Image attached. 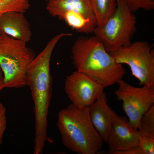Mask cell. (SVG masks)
I'll return each instance as SVG.
<instances>
[{
    "mask_svg": "<svg viewBox=\"0 0 154 154\" xmlns=\"http://www.w3.org/2000/svg\"><path fill=\"white\" fill-rule=\"evenodd\" d=\"M64 36L62 33L52 38L29 67L27 85L31 90L34 102L35 119L39 121H44L47 119L52 91V79L50 72V58L56 45Z\"/></svg>",
    "mask_w": 154,
    "mask_h": 154,
    "instance_id": "3",
    "label": "cell"
},
{
    "mask_svg": "<svg viewBox=\"0 0 154 154\" xmlns=\"http://www.w3.org/2000/svg\"><path fill=\"white\" fill-rule=\"evenodd\" d=\"M24 13L17 12L5 13L0 16L1 33L25 42L32 36L30 25Z\"/></svg>",
    "mask_w": 154,
    "mask_h": 154,
    "instance_id": "11",
    "label": "cell"
},
{
    "mask_svg": "<svg viewBox=\"0 0 154 154\" xmlns=\"http://www.w3.org/2000/svg\"><path fill=\"white\" fill-rule=\"evenodd\" d=\"M140 134L137 129L132 127L125 117L114 112L107 141L109 153L116 154L137 147Z\"/></svg>",
    "mask_w": 154,
    "mask_h": 154,
    "instance_id": "9",
    "label": "cell"
},
{
    "mask_svg": "<svg viewBox=\"0 0 154 154\" xmlns=\"http://www.w3.org/2000/svg\"><path fill=\"white\" fill-rule=\"evenodd\" d=\"M118 64L127 65L140 85L154 86V49L146 41H137L109 53Z\"/></svg>",
    "mask_w": 154,
    "mask_h": 154,
    "instance_id": "6",
    "label": "cell"
},
{
    "mask_svg": "<svg viewBox=\"0 0 154 154\" xmlns=\"http://www.w3.org/2000/svg\"><path fill=\"white\" fill-rule=\"evenodd\" d=\"M117 84L114 94L122 102L123 110L129 119L130 125L137 129L142 115L154 105V86L136 87L122 79Z\"/></svg>",
    "mask_w": 154,
    "mask_h": 154,
    "instance_id": "7",
    "label": "cell"
},
{
    "mask_svg": "<svg viewBox=\"0 0 154 154\" xmlns=\"http://www.w3.org/2000/svg\"><path fill=\"white\" fill-rule=\"evenodd\" d=\"M107 102L106 94L104 92L89 107L91 122L103 141L106 142L115 112L108 105Z\"/></svg>",
    "mask_w": 154,
    "mask_h": 154,
    "instance_id": "10",
    "label": "cell"
},
{
    "mask_svg": "<svg viewBox=\"0 0 154 154\" xmlns=\"http://www.w3.org/2000/svg\"><path fill=\"white\" fill-rule=\"evenodd\" d=\"M30 6L29 0H0V16L11 12L24 13Z\"/></svg>",
    "mask_w": 154,
    "mask_h": 154,
    "instance_id": "16",
    "label": "cell"
},
{
    "mask_svg": "<svg viewBox=\"0 0 154 154\" xmlns=\"http://www.w3.org/2000/svg\"><path fill=\"white\" fill-rule=\"evenodd\" d=\"M50 0H45L46 1H47V2Z\"/></svg>",
    "mask_w": 154,
    "mask_h": 154,
    "instance_id": "21",
    "label": "cell"
},
{
    "mask_svg": "<svg viewBox=\"0 0 154 154\" xmlns=\"http://www.w3.org/2000/svg\"><path fill=\"white\" fill-rule=\"evenodd\" d=\"M114 12L102 27L96 26L93 33L109 53L130 45L137 31L136 19L125 0H116Z\"/></svg>",
    "mask_w": 154,
    "mask_h": 154,
    "instance_id": "5",
    "label": "cell"
},
{
    "mask_svg": "<svg viewBox=\"0 0 154 154\" xmlns=\"http://www.w3.org/2000/svg\"><path fill=\"white\" fill-rule=\"evenodd\" d=\"M133 13L140 9L151 11L154 9V0H125Z\"/></svg>",
    "mask_w": 154,
    "mask_h": 154,
    "instance_id": "17",
    "label": "cell"
},
{
    "mask_svg": "<svg viewBox=\"0 0 154 154\" xmlns=\"http://www.w3.org/2000/svg\"><path fill=\"white\" fill-rule=\"evenodd\" d=\"M73 64L76 70L96 80L105 88L117 83L126 71L117 63L95 35L80 37L72 48Z\"/></svg>",
    "mask_w": 154,
    "mask_h": 154,
    "instance_id": "1",
    "label": "cell"
},
{
    "mask_svg": "<svg viewBox=\"0 0 154 154\" xmlns=\"http://www.w3.org/2000/svg\"><path fill=\"white\" fill-rule=\"evenodd\" d=\"M104 88L96 80L76 70L66 78L65 91L73 104L89 107L103 94Z\"/></svg>",
    "mask_w": 154,
    "mask_h": 154,
    "instance_id": "8",
    "label": "cell"
},
{
    "mask_svg": "<svg viewBox=\"0 0 154 154\" xmlns=\"http://www.w3.org/2000/svg\"><path fill=\"white\" fill-rule=\"evenodd\" d=\"M1 33V31H0V34Z\"/></svg>",
    "mask_w": 154,
    "mask_h": 154,
    "instance_id": "22",
    "label": "cell"
},
{
    "mask_svg": "<svg viewBox=\"0 0 154 154\" xmlns=\"http://www.w3.org/2000/svg\"><path fill=\"white\" fill-rule=\"evenodd\" d=\"M5 88L4 85V77L2 70L0 67V92Z\"/></svg>",
    "mask_w": 154,
    "mask_h": 154,
    "instance_id": "20",
    "label": "cell"
},
{
    "mask_svg": "<svg viewBox=\"0 0 154 154\" xmlns=\"http://www.w3.org/2000/svg\"><path fill=\"white\" fill-rule=\"evenodd\" d=\"M89 107L71 103L58 114L57 126L63 144L78 154H96L102 148L103 140L93 126Z\"/></svg>",
    "mask_w": 154,
    "mask_h": 154,
    "instance_id": "2",
    "label": "cell"
},
{
    "mask_svg": "<svg viewBox=\"0 0 154 154\" xmlns=\"http://www.w3.org/2000/svg\"><path fill=\"white\" fill-rule=\"evenodd\" d=\"M6 125V109L3 105L0 103V147L2 142Z\"/></svg>",
    "mask_w": 154,
    "mask_h": 154,
    "instance_id": "19",
    "label": "cell"
},
{
    "mask_svg": "<svg viewBox=\"0 0 154 154\" xmlns=\"http://www.w3.org/2000/svg\"><path fill=\"white\" fill-rule=\"evenodd\" d=\"M138 146L143 154H154V139L140 135Z\"/></svg>",
    "mask_w": 154,
    "mask_h": 154,
    "instance_id": "18",
    "label": "cell"
},
{
    "mask_svg": "<svg viewBox=\"0 0 154 154\" xmlns=\"http://www.w3.org/2000/svg\"><path fill=\"white\" fill-rule=\"evenodd\" d=\"M46 8L53 17H59L66 12L73 11L97 21L89 0H51L47 2Z\"/></svg>",
    "mask_w": 154,
    "mask_h": 154,
    "instance_id": "12",
    "label": "cell"
},
{
    "mask_svg": "<svg viewBox=\"0 0 154 154\" xmlns=\"http://www.w3.org/2000/svg\"><path fill=\"white\" fill-rule=\"evenodd\" d=\"M59 18L79 32L89 34L93 33L97 26L96 21L87 18L81 14L73 11L65 12Z\"/></svg>",
    "mask_w": 154,
    "mask_h": 154,
    "instance_id": "13",
    "label": "cell"
},
{
    "mask_svg": "<svg viewBox=\"0 0 154 154\" xmlns=\"http://www.w3.org/2000/svg\"><path fill=\"white\" fill-rule=\"evenodd\" d=\"M138 130L141 135L154 139V105L141 117Z\"/></svg>",
    "mask_w": 154,
    "mask_h": 154,
    "instance_id": "15",
    "label": "cell"
},
{
    "mask_svg": "<svg viewBox=\"0 0 154 154\" xmlns=\"http://www.w3.org/2000/svg\"><path fill=\"white\" fill-rule=\"evenodd\" d=\"M95 16L97 27H102L115 11L116 0H89Z\"/></svg>",
    "mask_w": 154,
    "mask_h": 154,
    "instance_id": "14",
    "label": "cell"
},
{
    "mask_svg": "<svg viewBox=\"0 0 154 154\" xmlns=\"http://www.w3.org/2000/svg\"><path fill=\"white\" fill-rule=\"evenodd\" d=\"M26 42L0 34V67L5 88H20L27 85L29 67L35 57Z\"/></svg>",
    "mask_w": 154,
    "mask_h": 154,
    "instance_id": "4",
    "label": "cell"
}]
</instances>
